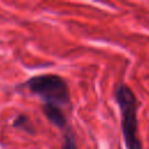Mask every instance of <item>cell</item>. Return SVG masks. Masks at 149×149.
<instances>
[{
    "label": "cell",
    "instance_id": "cell-1",
    "mask_svg": "<svg viewBox=\"0 0 149 149\" xmlns=\"http://www.w3.org/2000/svg\"><path fill=\"white\" fill-rule=\"evenodd\" d=\"M115 98L121 111V126L127 149H142L137 134V107L139 102L134 92L125 84L115 90Z\"/></svg>",
    "mask_w": 149,
    "mask_h": 149
},
{
    "label": "cell",
    "instance_id": "cell-2",
    "mask_svg": "<svg viewBox=\"0 0 149 149\" xmlns=\"http://www.w3.org/2000/svg\"><path fill=\"white\" fill-rule=\"evenodd\" d=\"M27 87L35 94L40 95L44 104L66 105L70 101L69 87L65 80L57 74H40L35 76L26 83Z\"/></svg>",
    "mask_w": 149,
    "mask_h": 149
},
{
    "label": "cell",
    "instance_id": "cell-3",
    "mask_svg": "<svg viewBox=\"0 0 149 149\" xmlns=\"http://www.w3.org/2000/svg\"><path fill=\"white\" fill-rule=\"evenodd\" d=\"M43 112L48 120L58 128H64L66 126V118L59 106L54 104H43Z\"/></svg>",
    "mask_w": 149,
    "mask_h": 149
},
{
    "label": "cell",
    "instance_id": "cell-4",
    "mask_svg": "<svg viewBox=\"0 0 149 149\" xmlns=\"http://www.w3.org/2000/svg\"><path fill=\"white\" fill-rule=\"evenodd\" d=\"M13 126L15 128H21V129H24L27 132H31V129H33L31 123H30V120H29V118L26 114H19L14 119Z\"/></svg>",
    "mask_w": 149,
    "mask_h": 149
},
{
    "label": "cell",
    "instance_id": "cell-5",
    "mask_svg": "<svg viewBox=\"0 0 149 149\" xmlns=\"http://www.w3.org/2000/svg\"><path fill=\"white\" fill-rule=\"evenodd\" d=\"M62 149H77L74 139H73V136H72L71 133H68V134L65 135V137H64V143H63Z\"/></svg>",
    "mask_w": 149,
    "mask_h": 149
}]
</instances>
